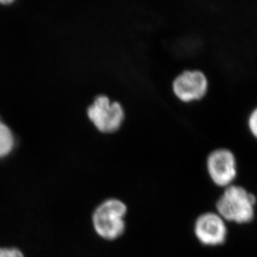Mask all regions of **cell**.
Returning a JSON list of instances; mask_svg holds the SVG:
<instances>
[{
	"label": "cell",
	"instance_id": "cell-9",
	"mask_svg": "<svg viewBox=\"0 0 257 257\" xmlns=\"http://www.w3.org/2000/svg\"><path fill=\"white\" fill-rule=\"evenodd\" d=\"M0 257H25L23 253L16 248L0 247Z\"/></svg>",
	"mask_w": 257,
	"mask_h": 257
},
{
	"label": "cell",
	"instance_id": "cell-4",
	"mask_svg": "<svg viewBox=\"0 0 257 257\" xmlns=\"http://www.w3.org/2000/svg\"><path fill=\"white\" fill-rule=\"evenodd\" d=\"M206 169L211 181L216 186L228 187L237 176V162L235 154L228 148L214 149L206 158Z\"/></svg>",
	"mask_w": 257,
	"mask_h": 257
},
{
	"label": "cell",
	"instance_id": "cell-5",
	"mask_svg": "<svg viewBox=\"0 0 257 257\" xmlns=\"http://www.w3.org/2000/svg\"><path fill=\"white\" fill-rule=\"evenodd\" d=\"M208 85V78L204 72L200 69H187L173 79L172 91L182 102H192L206 95Z\"/></svg>",
	"mask_w": 257,
	"mask_h": 257
},
{
	"label": "cell",
	"instance_id": "cell-2",
	"mask_svg": "<svg viewBox=\"0 0 257 257\" xmlns=\"http://www.w3.org/2000/svg\"><path fill=\"white\" fill-rule=\"evenodd\" d=\"M86 116L100 134H111L120 129L126 113L121 102L112 101L106 94H98L86 108Z\"/></svg>",
	"mask_w": 257,
	"mask_h": 257
},
{
	"label": "cell",
	"instance_id": "cell-1",
	"mask_svg": "<svg viewBox=\"0 0 257 257\" xmlns=\"http://www.w3.org/2000/svg\"><path fill=\"white\" fill-rule=\"evenodd\" d=\"M255 197L237 185H230L216 201L219 215L226 221L249 223L255 216Z\"/></svg>",
	"mask_w": 257,
	"mask_h": 257
},
{
	"label": "cell",
	"instance_id": "cell-8",
	"mask_svg": "<svg viewBox=\"0 0 257 257\" xmlns=\"http://www.w3.org/2000/svg\"><path fill=\"white\" fill-rule=\"evenodd\" d=\"M247 123L250 133L257 139V107H255L249 114Z\"/></svg>",
	"mask_w": 257,
	"mask_h": 257
},
{
	"label": "cell",
	"instance_id": "cell-3",
	"mask_svg": "<svg viewBox=\"0 0 257 257\" xmlns=\"http://www.w3.org/2000/svg\"><path fill=\"white\" fill-rule=\"evenodd\" d=\"M126 206L116 198L105 200L97 206L92 215V224L97 235L105 240H116L126 229L124 217Z\"/></svg>",
	"mask_w": 257,
	"mask_h": 257
},
{
	"label": "cell",
	"instance_id": "cell-7",
	"mask_svg": "<svg viewBox=\"0 0 257 257\" xmlns=\"http://www.w3.org/2000/svg\"><path fill=\"white\" fill-rule=\"evenodd\" d=\"M16 138L12 129L0 116V161L9 158L15 151Z\"/></svg>",
	"mask_w": 257,
	"mask_h": 257
},
{
	"label": "cell",
	"instance_id": "cell-6",
	"mask_svg": "<svg viewBox=\"0 0 257 257\" xmlns=\"http://www.w3.org/2000/svg\"><path fill=\"white\" fill-rule=\"evenodd\" d=\"M194 233L202 245L218 246L226 241L227 228L219 214L206 212L201 214L195 221Z\"/></svg>",
	"mask_w": 257,
	"mask_h": 257
}]
</instances>
